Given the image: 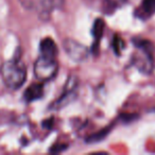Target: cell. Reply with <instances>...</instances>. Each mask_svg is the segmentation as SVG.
Returning a JSON list of instances; mask_svg holds the SVG:
<instances>
[{
	"label": "cell",
	"instance_id": "cell-12",
	"mask_svg": "<svg viewBox=\"0 0 155 155\" xmlns=\"http://www.w3.org/2000/svg\"><path fill=\"white\" fill-rule=\"evenodd\" d=\"M123 48H124V43H123L122 38L118 37L116 35V36L114 37V41H113V49H114L115 53H116L117 55L121 54V51H122Z\"/></svg>",
	"mask_w": 155,
	"mask_h": 155
},
{
	"label": "cell",
	"instance_id": "cell-4",
	"mask_svg": "<svg viewBox=\"0 0 155 155\" xmlns=\"http://www.w3.org/2000/svg\"><path fill=\"white\" fill-rule=\"evenodd\" d=\"M19 2L26 10L36 11L41 17H45L53 9L61 7L64 0H19Z\"/></svg>",
	"mask_w": 155,
	"mask_h": 155
},
{
	"label": "cell",
	"instance_id": "cell-7",
	"mask_svg": "<svg viewBox=\"0 0 155 155\" xmlns=\"http://www.w3.org/2000/svg\"><path fill=\"white\" fill-rule=\"evenodd\" d=\"M39 51H41V55L50 58H55L58 55V47H56L55 41L50 37L41 39V44H39Z\"/></svg>",
	"mask_w": 155,
	"mask_h": 155
},
{
	"label": "cell",
	"instance_id": "cell-5",
	"mask_svg": "<svg viewBox=\"0 0 155 155\" xmlns=\"http://www.w3.org/2000/svg\"><path fill=\"white\" fill-rule=\"evenodd\" d=\"M63 48L67 55L77 63H82L88 58L89 50L75 39L66 38L63 41Z\"/></svg>",
	"mask_w": 155,
	"mask_h": 155
},
{
	"label": "cell",
	"instance_id": "cell-2",
	"mask_svg": "<svg viewBox=\"0 0 155 155\" xmlns=\"http://www.w3.org/2000/svg\"><path fill=\"white\" fill-rule=\"evenodd\" d=\"M137 51L132 56V64L144 74H150L154 68L153 61V44L147 39H138L135 43Z\"/></svg>",
	"mask_w": 155,
	"mask_h": 155
},
{
	"label": "cell",
	"instance_id": "cell-11",
	"mask_svg": "<svg viewBox=\"0 0 155 155\" xmlns=\"http://www.w3.org/2000/svg\"><path fill=\"white\" fill-rule=\"evenodd\" d=\"M113 129V125H108V127H104V129H102L101 131L97 132V133H94L91 134V136H88V137L86 138V141L89 142V143H94V142H98V141H101V140L105 139L106 136L110 134V132L112 131Z\"/></svg>",
	"mask_w": 155,
	"mask_h": 155
},
{
	"label": "cell",
	"instance_id": "cell-1",
	"mask_svg": "<svg viewBox=\"0 0 155 155\" xmlns=\"http://www.w3.org/2000/svg\"><path fill=\"white\" fill-rule=\"evenodd\" d=\"M1 77L9 88L18 89L25 84L27 79L26 66L19 60L7 61L1 66Z\"/></svg>",
	"mask_w": 155,
	"mask_h": 155
},
{
	"label": "cell",
	"instance_id": "cell-9",
	"mask_svg": "<svg viewBox=\"0 0 155 155\" xmlns=\"http://www.w3.org/2000/svg\"><path fill=\"white\" fill-rule=\"evenodd\" d=\"M155 13V0H142L138 15L147 18Z\"/></svg>",
	"mask_w": 155,
	"mask_h": 155
},
{
	"label": "cell",
	"instance_id": "cell-8",
	"mask_svg": "<svg viewBox=\"0 0 155 155\" xmlns=\"http://www.w3.org/2000/svg\"><path fill=\"white\" fill-rule=\"evenodd\" d=\"M44 96V87L39 83H33L25 91L24 97L28 102H32L41 99Z\"/></svg>",
	"mask_w": 155,
	"mask_h": 155
},
{
	"label": "cell",
	"instance_id": "cell-10",
	"mask_svg": "<svg viewBox=\"0 0 155 155\" xmlns=\"http://www.w3.org/2000/svg\"><path fill=\"white\" fill-rule=\"evenodd\" d=\"M104 32V21L101 19V18H97L95 20L93 25V36H94V45L95 46H99V41L101 39L102 35H103Z\"/></svg>",
	"mask_w": 155,
	"mask_h": 155
},
{
	"label": "cell",
	"instance_id": "cell-3",
	"mask_svg": "<svg viewBox=\"0 0 155 155\" xmlns=\"http://www.w3.org/2000/svg\"><path fill=\"white\" fill-rule=\"evenodd\" d=\"M33 70H34V75L37 80L41 82H48V81H51L56 75L58 65L55 58L41 55L35 61Z\"/></svg>",
	"mask_w": 155,
	"mask_h": 155
},
{
	"label": "cell",
	"instance_id": "cell-14",
	"mask_svg": "<svg viewBox=\"0 0 155 155\" xmlns=\"http://www.w3.org/2000/svg\"><path fill=\"white\" fill-rule=\"evenodd\" d=\"M110 3H116V5H118V3H121V2H123L124 0H108Z\"/></svg>",
	"mask_w": 155,
	"mask_h": 155
},
{
	"label": "cell",
	"instance_id": "cell-13",
	"mask_svg": "<svg viewBox=\"0 0 155 155\" xmlns=\"http://www.w3.org/2000/svg\"><path fill=\"white\" fill-rule=\"evenodd\" d=\"M67 146L66 144H58V146H53L51 149H50V152H53V153H60L62 151L66 150Z\"/></svg>",
	"mask_w": 155,
	"mask_h": 155
},
{
	"label": "cell",
	"instance_id": "cell-6",
	"mask_svg": "<svg viewBox=\"0 0 155 155\" xmlns=\"http://www.w3.org/2000/svg\"><path fill=\"white\" fill-rule=\"evenodd\" d=\"M75 88H77V79L75 78H71V79H69L67 81L63 94L53 102L51 107L55 108V110H60V108L65 107L69 103L74 101V99L77 98Z\"/></svg>",
	"mask_w": 155,
	"mask_h": 155
}]
</instances>
